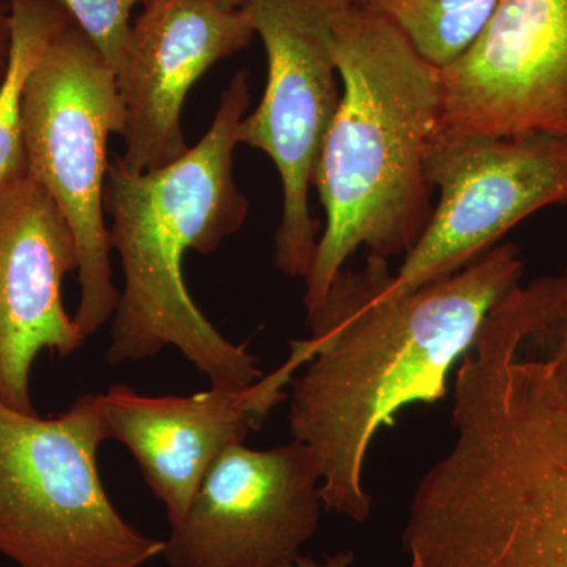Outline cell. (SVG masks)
Listing matches in <instances>:
<instances>
[{
	"label": "cell",
	"mask_w": 567,
	"mask_h": 567,
	"mask_svg": "<svg viewBox=\"0 0 567 567\" xmlns=\"http://www.w3.org/2000/svg\"><path fill=\"white\" fill-rule=\"evenodd\" d=\"M386 268L369 256L363 270H342L308 315L311 336L290 344L306 361L290 383V434L315 461L323 506L357 524L371 516L364 468L377 434L402 409L446 398L487 316L520 282L524 259L517 245L498 244L393 298L379 293Z\"/></svg>",
	"instance_id": "obj_1"
},
{
	"label": "cell",
	"mask_w": 567,
	"mask_h": 567,
	"mask_svg": "<svg viewBox=\"0 0 567 567\" xmlns=\"http://www.w3.org/2000/svg\"><path fill=\"white\" fill-rule=\"evenodd\" d=\"M334 59L342 95L312 174L327 223L305 278L308 315L361 248L388 260L420 240L434 210L429 152L443 132L439 69L385 17L347 6Z\"/></svg>",
	"instance_id": "obj_2"
},
{
	"label": "cell",
	"mask_w": 567,
	"mask_h": 567,
	"mask_svg": "<svg viewBox=\"0 0 567 567\" xmlns=\"http://www.w3.org/2000/svg\"><path fill=\"white\" fill-rule=\"evenodd\" d=\"M249 104L248 74L238 71L210 128L181 158L141 174L126 169L121 156L110 164L104 213L123 271L106 352L111 364L147 360L174 347L212 388L245 390L262 379L246 344L224 338L197 308L183 275L186 252H215L248 216L234 178V151Z\"/></svg>",
	"instance_id": "obj_3"
},
{
	"label": "cell",
	"mask_w": 567,
	"mask_h": 567,
	"mask_svg": "<svg viewBox=\"0 0 567 567\" xmlns=\"http://www.w3.org/2000/svg\"><path fill=\"white\" fill-rule=\"evenodd\" d=\"M99 394L40 416L0 404V554L18 567H141L164 540L115 509L99 472Z\"/></svg>",
	"instance_id": "obj_4"
},
{
	"label": "cell",
	"mask_w": 567,
	"mask_h": 567,
	"mask_svg": "<svg viewBox=\"0 0 567 567\" xmlns=\"http://www.w3.org/2000/svg\"><path fill=\"white\" fill-rule=\"evenodd\" d=\"M28 173L69 223L78 254L81 300L73 319L85 338L110 322L121 292L112 282L104 213L107 141L122 137L125 112L110 63L71 21L33 66L21 103Z\"/></svg>",
	"instance_id": "obj_5"
},
{
	"label": "cell",
	"mask_w": 567,
	"mask_h": 567,
	"mask_svg": "<svg viewBox=\"0 0 567 567\" xmlns=\"http://www.w3.org/2000/svg\"><path fill=\"white\" fill-rule=\"evenodd\" d=\"M352 0H248L246 14L262 40L268 74L262 100L240 123L238 142L265 153L282 183V218L275 264L306 278L320 238L309 192L324 134L342 85L334 59V24Z\"/></svg>",
	"instance_id": "obj_6"
},
{
	"label": "cell",
	"mask_w": 567,
	"mask_h": 567,
	"mask_svg": "<svg viewBox=\"0 0 567 567\" xmlns=\"http://www.w3.org/2000/svg\"><path fill=\"white\" fill-rule=\"evenodd\" d=\"M439 200L380 297L413 292L457 274L543 208L567 205V137L548 133L456 134L443 130L427 158Z\"/></svg>",
	"instance_id": "obj_7"
},
{
	"label": "cell",
	"mask_w": 567,
	"mask_h": 567,
	"mask_svg": "<svg viewBox=\"0 0 567 567\" xmlns=\"http://www.w3.org/2000/svg\"><path fill=\"white\" fill-rule=\"evenodd\" d=\"M322 481L292 442L234 445L213 462L185 517L164 540L171 567H289L316 535Z\"/></svg>",
	"instance_id": "obj_8"
},
{
	"label": "cell",
	"mask_w": 567,
	"mask_h": 567,
	"mask_svg": "<svg viewBox=\"0 0 567 567\" xmlns=\"http://www.w3.org/2000/svg\"><path fill=\"white\" fill-rule=\"evenodd\" d=\"M439 76L447 133L567 137V0H499Z\"/></svg>",
	"instance_id": "obj_9"
},
{
	"label": "cell",
	"mask_w": 567,
	"mask_h": 567,
	"mask_svg": "<svg viewBox=\"0 0 567 567\" xmlns=\"http://www.w3.org/2000/svg\"><path fill=\"white\" fill-rule=\"evenodd\" d=\"M254 37L245 9H223L215 0L142 6L115 70L126 169H159L188 151L182 128L186 96L212 66L245 50Z\"/></svg>",
	"instance_id": "obj_10"
},
{
	"label": "cell",
	"mask_w": 567,
	"mask_h": 567,
	"mask_svg": "<svg viewBox=\"0 0 567 567\" xmlns=\"http://www.w3.org/2000/svg\"><path fill=\"white\" fill-rule=\"evenodd\" d=\"M78 268L73 233L47 189L28 171L0 183V404L35 412L37 358L70 357L87 341L62 298Z\"/></svg>",
	"instance_id": "obj_11"
},
{
	"label": "cell",
	"mask_w": 567,
	"mask_h": 567,
	"mask_svg": "<svg viewBox=\"0 0 567 567\" xmlns=\"http://www.w3.org/2000/svg\"><path fill=\"white\" fill-rule=\"evenodd\" d=\"M297 371L284 361L245 390L193 395H145L128 385L99 394L107 440L132 453L145 483L178 524L192 505L208 468L227 447L240 445L262 427Z\"/></svg>",
	"instance_id": "obj_12"
},
{
	"label": "cell",
	"mask_w": 567,
	"mask_h": 567,
	"mask_svg": "<svg viewBox=\"0 0 567 567\" xmlns=\"http://www.w3.org/2000/svg\"><path fill=\"white\" fill-rule=\"evenodd\" d=\"M11 47L0 80V183L28 171L21 103L25 81L52 39L73 21L58 0H9Z\"/></svg>",
	"instance_id": "obj_13"
},
{
	"label": "cell",
	"mask_w": 567,
	"mask_h": 567,
	"mask_svg": "<svg viewBox=\"0 0 567 567\" xmlns=\"http://www.w3.org/2000/svg\"><path fill=\"white\" fill-rule=\"evenodd\" d=\"M393 22L425 61L450 65L468 50L499 0H352Z\"/></svg>",
	"instance_id": "obj_14"
},
{
	"label": "cell",
	"mask_w": 567,
	"mask_h": 567,
	"mask_svg": "<svg viewBox=\"0 0 567 567\" xmlns=\"http://www.w3.org/2000/svg\"><path fill=\"white\" fill-rule=\"evenodd\" d=\"M117 70L132 29V11L148 0H58Z\"/></svg>",
	"instance_id": "obj_15"
},
{
	"label": "cell",
	"mask_w": 567,
	"mask_h": 567,
	"mask_svg": "<svg viewBox=\"0 0 567 567\" xmlns=\"http://www.w3.org/2000/svg\"><path fill=\"white\" fill-rule=\"evenodd\" d=\"M11 47V10L9 0H0V80L9 65Z\"/></svg>",
	"instance_id": "obj_16"
},
{
	"label": "cell",
	"mask_w": 567,
	"mask_h": 567,
	"mask_svg": "<svg viewBox=\"0 0 567 567\" xmlns=\"http://www.w3.org/2000/svg\"><path fill=\"white\" fill-rule=\"evenodd\" d=\"M353 554H338L334 557L324 559L323 563H317L311 558H300L295 565L289 567H353Z\"/></svg>",
	"instance_id": "obj_17"
},
{
	"label": "cell",
	"mask_w": 567,
	"mask_h": 567,
	"mask_svg": "<svg viewBox=\"0 0 567 567\" xmlns=\"http://www.w3.org/2000/svg\"><path fill=\"white\" fill-rule=\"evenodd\" d=\"M218 6H221L223 9L227 10H241L245 9L248 0H215Z\"/></svg>",
	"instance_id": "obj_18"
},
{
	"label": "cell",
	"mask_w": 567,
	"mask_h": 567,
	"mask_svg": "<svg viewBox=\"0 0 567 567\" xmlns=\"http://www.w3.org/2000/svg\"><path fill=\"white\" fill-rule=\"evenodd\" d=\"M566 274H567V265H566Z\"/></svg>",
	"instance_id": "obj_19"
}]
</instances>
